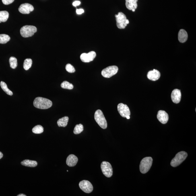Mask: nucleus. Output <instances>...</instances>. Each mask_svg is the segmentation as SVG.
I'll list each match as a JSON object with an SVG mask.
<instances>
[{
    "mask_svg": "<svg viewBox=\"0 0 196 196\" xmlns=\"http://www.w3.org/2000/svg\"><path fill=\"white\" fill-rule=\"evenodd\" d=\"M33 104L35 107L42 109H48L52 105L51 101L42 97H38L35 98Z\"/></svg>",
    "mask_w": 196,
    "mask_h": 196,
    "instance_id": "1",
    "label": "nucleus"
},
{
    "mask_svg": "<svg viewBox=\"0 0 196 196\" xmlns=\"http://www.w3.org/2000/svg\"><path fill=\"white\" fill-rule=\"evenodd\" d=\"M94 119L102 129H106L107 127V123L102 110L100 109L96 110L94 114Z\"/></svg>",
    "mask_w": 196,
    "mask_h": 196,
    "instance_id": "2",
    "label": "nucleus"
},
{
    "mask_svg": "<svg viewBox=\"0 0 196 196\" xmlns=\"http://www.w3.org/2000/svg\"><path fill=\"white\" fill-rule=\"evenodd\" d=\"M153 159L151 157H146L142 160L139 166L142 173L145 174L149 171L152 166Z\"/></svg>",
    "mask_w": 196,
    "mask_h": 196,
    "instance_id": "3",
    "label": "nucleus"
},
{
    "mask_svg": "<svg viewBox=\"0 0 196 196\" xmlns=\"http://www.w3.org/2000/svg\"><path fill=\"white\" fill-rule=\"evenodd\" d=\"M187 157V153L185 151H182L177 153L175 157L171 162V165L173 167H176L186 160Z\"/></svg>",
    "mask_w": 196,
    "mask_h": 196,
    "instance_id": "4",
    "label": "nucleus"
},
{
    "mask_svg": "<svg viewBox=\"0 0 196 196\" xmlns=\"http://www.w3.org/2000/svg\"><path fill=\"white\" fill-rule=\"evenodd\" d=\"M37 29L33 26L26 25L22 27L20 30V33L23 37L28 38L31 37L37 32Z\"/></svg>",
    "mask_w": 196,
    "mask_h": 196,
    "instance_id": "5",
    "label": "nucleus"
},
{
    "mask_svg": "<svg viewBox=\"0 0 196 196\" xmlns=\"http://www.w3.org/2000/svg\"><path fill=\"white\" fill-rule=\"evenodd\" d=\"M118 67L115 65L110 66L102 70V75L105 78H110L118 72Z\"/></svg>",
    "mask_w": 196,
    "mask_h": 196,
    "instance_id": "6",
    "label": "nucleus"
},
{
    "mask_svg": "<svg viewBox=\"0 0 196 196\" xmlns=\"http://www.w3.org/2000/svg\"><path fill=\"white\" fill-rule=\"evenodd\" d=\"M115 17L117 28L120 29L125 28L128 25L126 23L127 19L126 15L123 13L119 12L117 15H115Z\"/></svg>",
    "mask_w": 196,
    "mask_h": 196,
    "instance_id": "7",
    "label": "nucleus"
},
{
    "mask_svg": "<svg viewBox=\"0 0 196 196\" xmlns=\"http://www.w3.org/2000/svg\"><path fill=\"white\" fill-rule=\"evenodd\" d=\"M101 169L104 175L108 178L111 177L113 171L111 164L109 162L103 161L101 165Z\"/></svg>",
    "mask_w": 196,
    "mask_h": 196,
    "instance_id": "8",
    "label": "nucleus"
},
{
    "mask_svg": "<svg viewBox=\"0 0 196 196\" xmlns=\"http://www.w3.org/2000/svg\"><path fill=\"white\" fill-rule=\"evenodd\" d=\"M79 186L82 191L87 193H91L94 189L92 184L88 180H82L80 182Z\"/></svg>",
    "mask_w": 196,
    "mask_h": 196,
    "instance_id": "9",
    "label": "nucleus"
},
{
    "mask_svg": "<svg viewBox=\"0 0 196 196\" xmlns=\"http://www.w3.org/2000/svg\"><path fill=\"white\" fill-rule=\"evenodd\" d=\"M117 109L118 112L122 117L126 118L127 116H130L131 115V112L127 105L123 103L118 104Z\"/></svg>",
    "mask_w": 196,
    "mask_h": 196,
    "instance_id": "10",
    "label": "nucleus"
},
{
    "mask_svg": "<svg viewBox=\"0 0 196 196\" xmlns=\"http://www.w3.org/2000/svg\"><path fill=\"white\" fill-rule=\"evenodd\" d=\"M96 54L94 51H91L88 53H83L80 56L81 61L84 63H89V62L94 61L96 57Z\"/></svg>",
    "mask_w": 196,
    "mask_h": 196,
    "instance_id": "11",
    "label": "nucleus"
},
{
    "mask_svg": "<svg viewBox=\"0 0 196 196\" xmlns=\"http://www.w3.org/2000/svg\"><path fill=\"white\" fill-rule=\"evenodd\" d=\"M19 11L23 14H29L34 10L33 6L29 3H24L21 5L19 7Z\"/></svg>",
    "mask_w": 196,
    "mask_h": 196,
    "instance_id": "12",
    "label": "nucleus"
},
{
    "mask_svg": "<svg viewBox=\"0 0 196 196\" xmlns=\"http://www.w3.org/2000/svg\"><path fill=\"white\" fill-rule=\"evenodd\" d=\"M157 118L161 123L166 124L168 121L169 117L168 114L165 111L161 110L158 112Z\"/></svg>",
    "mask_w": 196,
    "mask_h": 196,
    "instance_id": "13",
    "label": "nucleus"
},
{
    "mask_svg": "<svg viewBox=\"0 0 196 196\" xmlns=\"http://www.w3.org/2000/svg\"><path fill=\"white\" fill-rule=\"evenodd\" d=\"M171 98L172 102L174 103H179L181 98V93L180 91L177 89H174L172 91Z\"/></svg>",
    "mask_w": 196,
    "mask_h": 196,
    "instance_id": "14",
    "label": "nucleus"
},
{
    "mask_svg": "<svg viewBox=\"0 0 196 196\" xmlns=\"http://www.w3.org/2000/svg\"><path fill=\"white\" fill-rule=\"evenodd\" d=\"M161 73L157 70L154 69L153 71H149L147 74L148 79L153 81H156L160 79Z\"/></svg>",
    "mask_w": 196,
    "mask_h": 196,
    "instance_id": "15",
    "label": "nucleus"
},
{
    "mask_svg": "<svg viewBox=\"0 0 196 196\" xmlns=\"http://www.w3.org/2000/svg\"><path fill=\"white\" fill-rule=\"evenodd\" d=\"M78 161L77 157L73 154H71L68 157L66 160V164L69 167H73L76 165Z\"/></svg>",
    "mask_w": 196,
    "mask_h": 196,
    "instance_id": "16",
    "label": "nucleus"
},
{
    "mask_svg": "<svg viewBox=\"0 0 196 196\" xmlns=\"http://www.w3.org/2000/svg\"><path fill=\"white\" fill-rule=\"evenodd\" d=\"M187 33L185 30L181 29L179 31L178 34V39L181 43H185L188 39Z\"/></svg>",
    "mask_w": 196,
    "mask_h": 196,
    "instance_id": "17",
    "label": "nucleus"
},
{
    "mask_svg": "<svg viewBox=\"0 0 196 196\" xmlns=\"http://www.w3.org/2000/svg\"><path fill=\"white\" fill-rule=\"evenodd\" d=\"M126 7L130 10L137 9V2L138 0H125Z\"/></svg>",
    "mask_w": 196,
    "mask_h": 196,
    "instance_id": "18",
    "label": "nucleus"
},
{
    "mask_svg": "<svg viewBox=\"0 0 196 196\" xmlns=\"http://www.w3.org/2000/svg\"><path fill=\"white\" fill-rule=\"evenodd\" d=\"M23 166L29 167H35L38 165V163L36 161L26 160L23 161L21 163Z\"/></svg>",
    "mask_w": 196,
    "mask_h": 196,
    "instance_id": "19",
    "label": "nucleus"
},
{
    "mask_svg": "<svg viewBox=\"0 0 196 196\" xmlns=\"http://www.w3.org/2000/svg\"><path fill=\"white\" fill-rule=\"evenodd\" d=\"M68 121L69 117L67 116H65L58 120L57 125L59 127H65L67 126Z\"/></svg>",
    "mask_w": 196,
    "mask_h": 196,
    "instance_id": "20",
    "label": "nucleus"
},
{
    "mask_svg": "<svg viewBox=\"0 0 196 196\" xmlns=\"http://www.w3.org/2000/svg\"><path fill=\"white\" fill-rule=\"evenodd\" d=\"M8 12L6 11H0V21L1 22H6L9 17Z\"/></svg>",
    "mask_w": 196,
    "mask_h": 196,
    "instance_id": "21",
    "label": "nucleus"
},
{
    "mask_svg": "<svg viewBox=\"0 0 196 196\" xmlns=\"http://www.w3.org/2000/svg\"><path fill=\"white\" fill-rule=\"evenodd\" d=\"M1 88L7 94L9 95L12 96L13 95V93L11 91L9 90V89L8 88V87L6 84V83L3 81H2L1 82Z\"/></svg>",
    "mask_w": 196,
    "mask_h": 196,
    "instance_id": "22",
    "label": "nucleus"
},
{
    "mask_svg": "<svg viewBox=\"0 0 196 196\" xmlns=\"http://www.w3.org/2000/svg\"><path fill=\"white\" fill-rule=\"evenodd\" d=\"M10 40V37L8 35L5 34H0V44L6 43Z\"/></svg>",
    "mask_w": 196,
    "mask_h": 196,
    "instance_id": "23",
    "label": "nucleus"
},
{
    "mask_svg": "<svg viewBox=\"0 0 196 196\" xmlns=\"http://www.w3.org/2000/svg\"><path fill=\"white\" fill-rule=\"evenodd\" d=\"M32 64V60L31 59H27L25 60L23 64V68L25 70H28L31 67Z\"/></svg>",
    "mask_w": 196,
    "mask_h": 196,
    "instance_id": "24",
    "label": "nucleus"
},
{
    "mask_svg": "<svg viewBox=\"0 0 196 196\" xmlns=\"http://www.w3.org/2000/svg\"><path fill=\"white\" fill-rule=\"evenodd\" d=\"M83 130H84V127L82 124H77L75 127L73 133L75 135H78L82 132Z\"/></svg>",
    "mask_w": 196,
    "mask_h": 196,
    "instance_id": "25",
    "label": "nucleus"
},
{
    "mask_svg": "<svg viewBox=\"0 0 196 196\" xmlns=\"http://www.w3.org/2000/svg\"><path fill=\"white\" fill-rule=\"evenodd\" d=\"M9 65L12 68L14 69L16 68L17 65V60L16 58L14 57H11L9 59Z\"/></svg>",
    "mask_w": 196,
    "mask_h": 196,
    "instance_id": "26",
    "label": "nucleus"
},
{
    "mask_svg": "<svg viewBox=\"0 0 196 196\" xmlns=\"http://www.w3.org/2000/svg\"><path fill=\"white\" fill-rule=\"evenodd\" d=\"M32 131L33 133L35 134H39L43 133L44 128L41 125H38L35 126V127H34L32 129Z\"/></svg>",
    "mask_w": 196,
    "mask_h": 196,
    "instance_id": "27",
    "label": "nucleus"
},
{
    "mask_svg": "<svg viewBox=\"0 0 196 196\" xmlns=\"http://www.w3.org/2000/svg\"><path fill=\"white\" fill-rule=\"evenodd\" d=\"M61 86L62 88L69 90H72L73 88V84L66 81H63L61 83Z\"/></svg>",
    "mask_w": 196,
    "mask_h": 196,
    "instance_id": "28",
    "label": "nucleus"
},
{
    "mask_svg": "<svg viewBox=\"0 0 196 196\" xmlns=\"http://www.w3.org/2000/svg\"><path fill=\"white\" fill-rule=\"evenodd\" d=\"M65 69L66 71L69 73H74L75 72V69L73 66L70 64H68L66 65Z\"/></svg>",
    "mask_w": 196,
    "mask_h": 196,
    "instance_id": "29",
    "label": "nucleus"
},
{
    "mask_svg": "<svg viewBox=\"0 0 196 196\" xmlns=\"http://www.w3.org/2000/svg\"><path fill=\"white\" fill-rule=\"evenodd\" d=\"M14 0H2L3 3L5 5H9L13 3Z\"/></svg>",
    "mask_w": 196,
    "mask_h": 196,
    "instance_id": "30",
    "label": "nucleus"
},
{
    "mask_svg": "<svg viewBox=\"0 0 196 196\" xmlns=\"http://www.w3.org/2000/svg\"><path fill=\"white\" fill-rule=\"evenodd\" d=\"M76 13L77 14L80 15L84 13V10L83 9H76Z\"/></svg>",
    "mask_w": 196,
    "mask_h": 196,
    "instance_id": "31",
    "label": "nucleus"
},
{
    "mask_svg": "<svg viewBox=\"0 0 196 196\" xmlns=\"http://www.w3.org/2000/svg\"><path fill=\"white\" fill-rule=\"evenodd\" d=\"M81 2H80L79 1H76L74 2H73V5L74 6L76 7L77 6H79Z\"/></svg>",
    "mask_w": 196,
    "mask_h": 196,
    "instance_id": "32",
    "label": "nucleus"
},
{
    "mask_svg": "<svg viewBox=\"0 0 196 196\" xmlns=\"http://www.w3.org/2000/svg\"><path fill=\"white\" fill-rule=\"evenodd\" d=\"M3 157V153L1 152V151H0V159H1Z\"/></svg>",
    "mask_w": 196,
    "mask_h": 196,
    "instance_id": "33",
    "label": "nucleus"
},
{
    "mask_svg": "<svg viewBox=\"0 0 196 196\" xmlns=\"http://www.w3.org/2000/svg\"><path fill=\"white\" fill-rule=\"evenodd\" d=\"M17 196H26V195H25V194H19L18 195H17Z\"/></svg>",
    "mask_w": 196,
    "mask_h": 196,
    "instance_id": "34",
    "label": "nucleus"
},
{
    "mask_svg": "<svg viewBox=\"0 0 196 196\" xmlns=\"http://www.w3.org/2000/svg\"><path fill=\"white\" fill-rule=\"evenodd\" d=\"M126 118H127L128 119H129L130 118V116H127Z\"/></svg>",
    "mask_w": 196,
    "mask_h": 196,
    "instance_id": "35",
    "label": "nucleus"
},
{
    "mask_svg": "<svg viewBox=\"0 0 196 196\" xmlns=\"http://www.w3.org/2000/svg\"><path fill=\"white\" fill-rule=\"evenodd\" d=\"M135 9H133L131 11H132L133 12H135Z\"/></svg>",
    "mask_w": 196,
    "mask_h": 196,
    "instance_id": "36",
    "label": "nucleus"
},
{
    "mask_svg": "<svg viewBox=\"0 0 196 196\" xmlns=\"http://www.w3.org/2000/svg\"><path fill=\"white\" fill-rule=\"evenodd\" d=\"M1 21H0V23H1Z\"/></svg>",
    "mask_w": 196,
    "mask_h": 196,
    "instance_id": "37",
    "label": "nucleus"
}]
</instances>
